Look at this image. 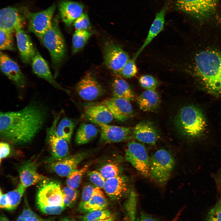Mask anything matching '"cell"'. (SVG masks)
<instances>
[{"mask_svg": "<svg viewBox=\"0 0 221 221\" xmlns=\"http://www.w3.org/2000/svg\"><path fill=\"white\" fill-rule=\"evenodd\" d=\"M86 153H80L69 155L64 159L54 160L49 164L50 169L58 176L67 177L77 169L79 164L87 157Z\"/></svg>", "mask_w": 221, "mask_h": 221, "instance_id": "obj_14", "label": "cell"}, {"mask_svg": "<svg viewBox=\"0 0 221 221\" xmlns=\"http://www.w3.org/2000/svg\"><path fill=\"white\" fill-rule=\"evenodd\" d=\"M111 215L110 211L105 209L87 212L82 216L81 219L83 221H94L106 218Z\"/></svg>", "mask_w": 221, "mask_h": 221, "instance_id": "obj_36", "label": "cell"}, {"mask_svg": "<svg viewBox=\"0 0 221 221\" xmlns=\"http://www.w3.org/2000/svg\"><path fill=\"white\" fill-rule=\"evenodd\" d=\"M0 67L2 72L20 88H23L26 82L17 64L6 53L1 52Z\"/></svg>", "mask_w": 221, "mask_h": 221, "instance_id": "obj_13", "label": "cell"}, {"mask_svg": "<svg viewBox=\"0 0 221 221\" xmlns=\"http://www.w3.org/2000/svg\"><path fill=\"white\" fill-rule=\"evenodd\" d=\"M65 205L55 206H38L40 210L44 214L49 215H58L64 210Z\"/></svg>", "mask_w": 221, "mask_h": 221, "instance_id": "obj_44", "label": "cell"}, {"mask_svg": "<svg viewBox=\"0 0 221 221\" xmlns=\"http://www.w3.org/2000/svg\"><path fill=\"white\" fill-rule=\"evenodd\" d=\"M23 219L24 221H54V219L53 218L43 219L32 210L28 217Z\"/></svg>", "mask_w": 221, "mask_h": 221, "instance_id": "obj_46", "label": "cell"}, {"mask_svg": "<svg viewBox=\"0 0 221 221\" xmlns=\"http://www.w3.org/2000/svg\"><path fill=\"white\" fill-rule=\"evenodd\" d=\"M90 25L88 16L84 13L74 22V26L76 30H87Z\"/></svg>", "mask_w": 221, "mask_h": 221, "instance_id": "obj_43", "label": "cell"}, {"mask_svg": "<svg viewBox=\"0 0 221 221\" xmlns=\"http://www.w3.org/2000/svg\"><path fill=\"white\" fill-rule=\"evenodd\" d=\"M192 65V73L208 91L221 93V51L213 48L196 53Z\"/></svg>", "mask_w": 221, "mask_h": 221, "instance_id": "obj_2", "label": "cell"}, {"mask_svg": "<svg viewBox=\"0 0 221 221\" xmlns=\"http://www.w3.org/2000/svg\"><path fill=\"white\" fill-rule=\"evenodd\" d=\"M175 165L174 159L169 152L159 149L150 157V176L158 183L164 184L170 177Z\"/></svg>", "mask_w": 221, "mask_h": 221, "instance_id": "obj_5", "label": "cell"}, {"mask_svg": "<svg viewBox=\"0 0 221 221\" xmlns=\"http://www.w3.org/2000/svg\"><path fill=\"white\" fill-rule=\"evenodd\" d=\"M88 166L86 165L79 169H76L67 176V186L74 189H76L79 186L83 176L87 171Z\"/></svg>", "mask_w": 221, "mask_h": 221, "instance_id": "obj_33", "label": "cell"}, {"mask_svg": "<svg viewBox=\"0 0 221 221\" xmlns=\"http://www.w3.org/2000/svg\"><path fill=\"white\" fill-rule=\"evenodd\" d=\"M218 182L219 183V184L221 186V173H220L219 175V178H218Z\"/></svg>", "mask_w": 221, "mask_h": 221, "instance_id": "obj_53", "label": "cell"}, {"mask_svg": "<svg viewBox=\"0 0 221 221\" xmlns=\"http://www.w3.org/2000/svg\"><path fill=\"white\" fill-rule=\"evenodd\" d=\"M125 158L141 174L145 177L150 176V157L142 144L134 141L129 142Z\"/></svg>", "mask_w": 221, "mask_h": 221, "instance_id": "obj_6", "label": "cell"}, {"mask_svg": "<svg viewBox=\"0 0 221 221\" xmlns=\"http://www.w3.org/2000/svg\"><path fill=\"white\" fill-rule=\"evenodd\" d=\"M137 221H160L157 218L144 212L141 211Z\"/></svg>", "mask_w": 221, "mask_h": 221, "instance_id": "obj_47", "label": "cell"}, {"mask_svg": "<svg viewBox=\"0 0 221 221\" xmlns=\"http://www.w3.org/2000/svg\"><path fill=\"white\" fill-rule=\"evenodd\" d=\"M59 117V115L56 125L55 133L57 136L70 143L75 124L71 119L67 117L63 118L58 123Z\"/></svg>", "mask_w": 221, "mask_h": 221, "instance_id": "obj_29", "label": "cell"}, {"mask_svg": "<svg viewBox=\"0 0 221 221\" xmlns=\"http://www.w3.org/2000/svg\"><path fill=\"white\" fill-rule=\"evenodd\" d=\"M169 1H167L160 11L157 13L144 42L133 57L135 60H136L144 48L162 30L165 21V15L169 8Z\"/></svg>", "mask_w": 221, "mask_h": 221, "instance_id": "obj_22", "label": "cell"}, {"mask_svg": "<svg viewBox=\"0 0 221 221\" xmlns=\"http://www.w3.org/2000/svg\"><path fill=\"white\" fill-rule=\"evenodd\" d=\"M72 221H76L75 220H73Z\"/></svg>", "mask_w": 221, "mask_h": 221, "instance_id": "obj_55", "label": "cell"}, {"mask_svg": "<svg viewBox=\"0 0 221 221\" xmlns=\"http://www.w3.org/2000/svg\"><path fill=\"white\" fill-rule=\"evenodd\" d=\"M10 146L7 143L1 142L0 144V162L2 159L7 157L10 154Z\"/></svg>", "mask_w": 221, "mask_h": 221, "instance_id": "obj_45", "label": "cell"}, {"mask_svg": "<svg viewBox=\"0 0 221 221\" xmlns=\"http://www.w3.org/2000/svg\"><path fill=\"white\" fill-rule=\"evenodd\" d=\"M135 60L133 58L129 59L122 68L119 75L126 78H131L135 76L138 72Z\"/></svg>", "mask_w": 221, "mask_h": 221, "instance_id": "obj_35", "label": "cell"}, {"mask_svg": "<svg viewBox=\"0 0 221 221\" xmlns=\"http://www.w3.org/2000/svg\"><path fill=\"white\" fill-rule=\"evenodd\" d=\"M25 188L20 183L15 189L6 194L9 205L8 210L12 211L16 209L21 201Z\"/></svg>", "mask_w": 221, "mask_h": 221, "instance_id": "obj_32", "label": "cell"}, {"mask_svg": "<svg viewBox=\"0 0 221 221\" xmlns=\"http://www.w3.org/2000/svg\"><path fill=\"white\" fill-rule=\"evenodd\" d=\"M108 202L103 192L100 191L94 194L87 202L79 204V210L83 212H89L98 210L105 209Z\"/></svg>", "mask_w": 221, "mask_h": 221, "instance_id": "obj_27", "label": "cell"}, {"mask_svg": "<svg viewBox=\"0 0 221 221\" xmlns=\"http://www.w3.org/2000/svg\"><path fill=\"white\" fill-rule=\"evenodd\" d=\"M37 160L34 157L23 163L18 169L21 183L25 188L35 184L46 179V178L39 174L37 171Z\"/></svg>", "mask_w": 221, "mask_h": 221, "instance_id": "obj_17", "label": "cell"}, {"mask_svg": "<svg viewBox=\"0 0 221 221\" xmlns=\"http://www.w3.org/2000/svg\"><path fill=\"white\" fill-rule=\"evenodd\" d=\"M182 210L179 211L171 221H177L181 213Z\"/></svg>", "mask_w": 221, "mask_h": 221, "instance_id": "obj_50", "label": "cell"}, {"mask_svg": "<svg viewBox=\"0 0 221 221\" xmlns=\"http://www.w3.org/2000/svg\"><path fill=\"white\" fill-rule=\"evenodd\" d=\"M59 9L62 20L69 26L83 13V6L78 2L63 0L59 3Z\"/></svg>", "mask_w": 221, "mask_h": 221, "instance_id": "obj_23", "label": "cell"}, {"mask_svg": "<svg viewBox=\"0 0 221 221\" xmlns=\"http://www.w3.org/2000/svg\"><path fill=\"white\" fill-rule=\"evenodd\" d=\"M133 132L138 141L149 144H155L159 137L157 129L152 122L148 121H143L138 123Z\"/></svg>", "mask_w": 221, "mask_h": 221, "instance_id": "obj_24", "label": "cell"}, {"mask_svg": "<svg viewBox=\"0 0 221 221\" xmlns=\"http://www.w3.org/2000/svg\"><path fill=\"white\" fill-rule=\"evenodd\" d=\"M219 0H176L180 10L199 18L206 17L215 10Z\"/></svg>", "mask_w": 221, "mask_h": 221, "instance_id": "obj_10", "label": "cell"}, {"mask_svg": "<svg viewBox=\"0 0 221 221\" xmlns=\"http://www.w3.org/2000/svg\"><path fill=\"white\" fill-rule=\"evenodd\" d=\"M0 221H10L9 219L3 214H2L0 216Z\"/></svg>", "mask_w": 221, "mask_h": 221, "instance_id": "obj_51", "label": "cell"}, {"mask_svg": "<svg viewBox=\"0 0 221 221\" xmlns=\"http://www.w3.org/2000/svg\"><path fill=\"white\" fill-rule=\"evenodd\" d=\"M205 221H221V194L218 200L208 211Z\"/></svg>", "mask_w": 221, "mask_h": 221, "instance_id": "obj_40", "label": "cell"}, {"mask_svg": "<svg viewBox=\"0 0 221 221\" xmlns=\"http://www.w3.org/2000/svg\"><path fill=\"white\" fill-rule=\"evenodd\" d=\"M56 8L53 4L41 11L33 13H25L28 21V30L35 35L41 40L50 27L52 17Z\"/></svg>", "mask_w": 221, "mask_h": 221, "instance_id": "obj_8", "label": "cell"}, {"mask_svg": "<svg viewBox=\"0 0 221 221\" xmlns=\"http://www.w3.org/2000/svg\"><path fill=\"white\" fill-rule=\"evenodd\" d=\"M130 102L125 99L112 97L107 98L102 102L111 112L117 120L125 122L133 114V110Z\"/></svg>", "mask_w": 221, "mask_h": 221, "instance_id": "obj_16", "label": "cell"}, {"mask_svg": "<svg viewBox=\"0 0 221 221\" xmlns=\"http://www.w3.org/2000/svg\"><path fill=\"white\" fill-rule=\"evenodd\" d=\"M25 19L16 8L7 7L1 10L0 29L13 33L16 29L23 28Z\"/></svg>", "mask_w": 221, "mask_h": 221, "instance_id": "obj_18", "label": "cell"}, {"mask_svg": "<svg viewBox=\"0 0 221 221\" xmlns=\"http://www.w3.org/2000/svg\"><path fill=\"white\" fill-rule=\"evenodd\" d=\"M98 133V129L95 125L91 124L83 123L77 130L76 142L79 145L86 144L95 138Z\"/></svg>", "mask_w": 221, "mask_h": 221, "instance_id": "obj_30", "label": "cell"}, {"mask_svg": "<svg viewBox=\"0 0 221 221\" xmlns=\"http://www.w3.org/2000/svg\"><path fill=\"white\" fill-rule=\"evenodd\" d=\"M175 124L184 136L194 138L201 137L207 126L205 116L201 109L192 104L181 108L175 118Z\"/></svg>", "mask_w": 221, "mask_h": 221, "instance_id": "obj_3", "label": "cell"}, {"mask_svg": "<svg viewBox=\"0 0 221 221\" xmlns=\"http://www.w3.org/2000/svg\"><path fill=\"white\" fill-rule=\"evenodd\" d=\"M36 202L37 206L65 205L62 189L60 184L54 181H42L38 188Z\"/></svg>", "mask_w": 221, "mask_h": 221, "instance_id": "obj_7", "label": "cell"}, {"mask_svg": "<svg viewBox=\"0 0 221 221\" xmlns=\"http://www.w3.org/2000/svg\"><path fill=\"white\" fill-rule=\"evenodd\" d=\"M99 172L106 180L119 175L120 170L117 165L111 163L103 166Z\"/></svg>", "mask_w": 221, "mask_h": 221, "instance_id": "obj_37", "label": "cell"}, {"mask_svg": "<svg viewBox=\"0 0 221 221\" xmlns=\"http://www.w3.org/2000/svg\"><path fill=\"white\" fill-rule=\"evenodd\" d=\"M12 33L0 29V49L1 50L13 51L15 49Z\"/></svg>", "mask_w": 221, "mask_h": 221, "instance_id": "obj_34", "label": "cell"}, {"mask_svg": "<svg viewBox=\"0 0 221 221\" xmlns=\"http://www.w3.org/2000/svg\"><path fill=\"white\" fill-rule=\"evenodd\" d=\"M140 109L145 112L153 111L158 107L160 99L158 93L153 90H146L137 98Z\"/></svg>", "mask_w": 221, "mask_h": 221, "instance_id": "obj_26", "label": "cell"}, {"mask_svg": "<svg viewBox=\"0 0 221 221\" xmlns=\"http://www.w3.org/2000/svg\"><path fill=\"white\" fill-rule=\"evenodd\" d=\"M89 180L93 185L100 188H103L106 180L100 172L93 171L89 172Z\"/></svg>", "mask_w": 221, "mask_h": 221, "instance_id": "obj_42", "label": "cell"}, {"mask_svg": "<svg viewBox=\"0 0 221 221\" xmlns=\"http://www.w3.org/2000/svg\"><path fill=\"white\" fill-rule=\"evenodd\" d=\"M139 82L141 86L146 90H155L158 85L157 80L149 75L142 76L139 79Z\"/></svg>", "mask_w": 221, "mask_h": 221, "instance_id": "obj_39", "label": "cell"}, {"mask_svg": "<svg viewBox=\"0 0 221 221\" xmlns=\"http://www.w3.org/2000/svg\"><path fill=\"white\" fill-rule=\"evenodd\" d=\"M113 97L126 99L129 101L134 98V93L128 83L123 79L117 78L111 84Z\"/></svg>", "mask_w": 221, "mask_h": 221, "instance_id": "obj_28", "label": "cell"}, {"mask_svg": "<svg viewBox=\"0 0 221 221\" xmlns=\"http://www.w3.org/2000/svg\"><path fill=\"white\" fill-rule=\"evenodd\" d=\"M16 221H24L21 215H20L17 218Z\"/></svg>", "mask_w": 221, "mask_h": 221, "instance_id": "obj_52", "label": "cell"}, {"mask_svg": "<svg viewBox=\"0 0 221 221\" xmlns=\"http://www.w3.org/2000/svg\"><path fill=\"white\" fill-rule=\"evenodd\" d=\"M48 113L47 108L37 102L19 110L1 112V137L17 145L29 144L43 127Z\"/></svg>", "mask_w": 221, "mask_h": 221, "instance_id": "obj_1", "label": "cell"}, {"mask_svg": "<svg viewBox=\"0 0 221 221\" xmlns=\"http://www.w3.org/2000/svg\"><path fill=\"white\" fill-rule=\"evenodd\" d=\"M56 119L55 118L51 126L47 130V141L54 160L64 158L69 155L68 142L58 137L55 133Z\"/></svg>", "mask_w": 221, "mask_h": 221, "instance_id": "obj_15", "label": "cell"}, {"mask_svg": "<svg viewBox=\"0 0 221 221\" xmlns=\"http://www.w3.org/2000/svg\"><path fill=\"white\" fill-rule=\"evenodd\" d=\"M31 62L33 70L37 75L47 81L54 87L67 92L56 81L47 62L37 50Z\"/></svg>", "mask_w": 221, "mask_h": 221, "instance_id": "obj_20", "label": "cell"}, {"mask_svg": "<svg viewBox=\"0 0 221 221\" xmlns=\"http://www.w3.org/2000/svg\"><path fill=\"white\" fill-rule=\"evenodd\" d=\"M59 221H71L69 219L66 218H64L60 219Z\"/></svg>", "mask_w": 221, "mask_h": 221, "instance_id": "obj_54", "label": "cell"}, {"mask_svg": "<svg viewBox=\"0 0 221 221\" xmlns=\"http://www.w3.org/2000/svg\"><path fill=\"white\" fill-rule=\"evenodd\" d=\"M91 35L87 30H76L72 38V48L73 53H76L82 49Z\"/></svg>", "mask_w": 221, "mask_h": 221, "instance_id": "obj_31", "label": "cell"}, {"mask_svg": "<svg viewBox=\"0 0 221 221\" xmlns=\"http://www.w3.org/2000/svg\"><path fill=\"white\" fill-rule=\"evenodd\" d=\"M94 221H114V218L113 216L103 219L96 220Z\"/></svg>", "mask_w": 221, "mask_h": 221, "instance_id": "obj_49", "label": "cell"}, {"mask_svg": "<svg viewBox=\"0 0 221 221\" xmlns=\"http://www.w3.org/2000/svg\"><path fill=\"white\" fill-rule=\"evenodd\" d=\"M100 129V142L111 143L123 142L130 139L132 132L130 128L108 124L97 125Z\"/></svg>", "mask_w": 221, "mask_h": 221, "instance_id": "obj_12", "label": "cell"}, {"mask_svg": "<svg viewBox=\"0 0 221 221\" xmlns=\"http://www.w3.org/2000/svg\"><path fill=\"white\" fill-rule=\"evenodd\" d=\"M0 207L2 209L8 210L9 205L6 194L3 193L0 189Z\"/></svg>", "mask_w": 221, "mask_h": 221, "instance_id": "obj_48", "label": "cell"}, {"mask_svg": "<svg viewBox=\"0 0 221 221\" xmlns=\"http://www.w3.org/2000/svg\"><path fill=\"white\" fill-rule=\"evenodd\" d=\"M62 191L65 206L67 207L71 206L77 198L78 194L77 191L67 186L62 188Z\"/></svg>", "mask_w": 221, "mask_h": 221, "instance_id": "obj_38", "label": "cell"}, {"mask_svg": "<svg viewBox=\"0 0 221 221\" xmlns=\"http://www.w3.org/2000/svg\"><path fill=\"white\" fill-rule=\"evenodd\" d=\"M15 32L17 47L22 60L25 63H28L31 61L36 50L30 37L23 28H18Z\"/></svg>", "mask_w": 221, "mask_h": 221, "instance_id": "obj_21", "label": "cell"}, {"mask_svg": "<svg viewBox=\"0 0 221 221\" xmlns=\"http://www.w3.org/2000/svg\"><path fill=\"white\" fill-rule=\"evenodd\" d=\"M76 91L79 96L86 101L95 100L102 95L104 89L92 75L87 73L76 85Z\"/></svg>", "mask_w": 221, "mask_h": 221, "instance_id": "obj_11", "label": "cell"}, {"mask_svg": "<svg viewBox=\"0 0 221 221\" xmlns=\"http://www.w3.org/2000/svg\"><path fill=\"white\" fill-rule=\"evenodd\" d=\"M101 191V188L94 185L88 184L83 189L81 201L79 204H82L88 201L95 193Z\"/></svg>", "mask_w": 221, "mask_h": 221, "instance_id": "obj_41", "label": "cell"}, {"mask_svg": "<svg viewBox=\"0 0 221 221\" xmlns=\"http://www.w3.org/2000/svg\"><path fill=\"white\" fill-rule=\"evenodd\" d=\"M41 41L49 52L56 78L66 52L65 43L59 29L57 16L52 19L50 27L44 35Z\"/></svg>", "mask_w": 221, "mask_h": 221, "instance_id": "obj_4", "label": "cell"}, {"mask_svg": "<svg viewBox=\"0 0 221 221\" xmlns=\"http://www.w3.org/2000/svg\"><path fill=\"white\" fill-rule=\"evenodd\" d=\"M103 188L107 195L112 200L120 199L128 190L125 180L119 175L106 179Z\"/></svg>", "mask_w": 221, "mask_h": 221, "instance_id": "obj_25", "label": "cell"}, {"mask_svg": "<svg viewBox=\"0 0 221 221\" xmlns=\"http://www.w3.org/2000/svg\"><path fill=\"white\" fill-rule=\"evenodd\" d=\"M84 112L87 118L97 125L108 124L114 118L107 107L102 103L87 105L84 107Z\"/></svg>", "mask_w": 221, "mask_h": 221, "instance_id": "obj_19", "label": "cell"}, {"mask_svg": "<svg viewBox=\"0 0 221 221\" xmlns=\"http://www.w3.org/2000/svg\"><path fill=\"white\" fill-rule=\"evenodd\" d=\"M103 51L106 65L114 73L119 75L122 68L129 59L128 54L119 45L111 41L105 43Z\"/></svg>", "mask_w": 221, "mask_h": 221, "instance_id": "obj_9", "label": "cell"}]
</instances>
